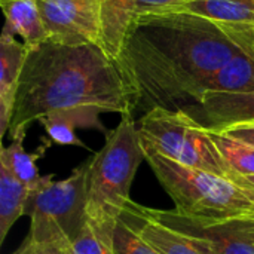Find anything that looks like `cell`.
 Here are the masks:
<instances>
[{
	"label": "cell",
	"mask_w": 254,
	"mask_h": 254,
	"mask_svg": "<svg viewBox=\"0 0 254 254\" xmlns=\"http://www.w3.org/2000/svg\"><path fill=\"white\" fill-rule=\"evenodd\" d=\"M252 27H229L174 7L141 15L116 60L135 106L185 109L234 55L252 52Z\"/></svg>",
	"instance_id": "obj_1"
},
{
	"label": "cell",
	"mask_w": 254,
	"mask_h": 254,
	"mask_svg": "<svg viewBox=\"0 0 254 254\" xmlns=\"http://www.w3.org/2000/svg\"><path fill=\"white\" fill-rule=\"evenodd\" d=\"M132 115L135 101L121 68L101 46L46 40L28 52L9 124L10 138L63 110Z\"/></svg>",
	"instance_id": "obj_2"
},
{
	"label": "cell",
	"mask_w": 254,
	"mask_h": 254,
	"mask_svg": "<svg viewBox=\"0 0 254 254\" xmlns=\"http://www.w3.org/2000/svg\"><path fill=\"white\" fill-rule=\"evenodd\" d=\"M143 161L146 155L132 115H124L119 125L106 134L103 149L89 158L86 222L109 247L116 225L131 201V186Z\"/></svg>",
	"instance_id": "obj_3"
},
{
	"label": "cell",
	"mask_w": 254,
	"mask_h": 254,
	"mask_svg": "<svg viewBox=\"0 0 254 254\" xmlns=\"http://www.w3.org/2000/svg\"><path fill=\"white\" fill-rule=\"evenodd\" d=\"M146 162L170 195L176 211L199 223H219L254 214V201L231 180L185 167L144 147Z\"/></svg>",
	"instance_id": "obj_4"
},
{
	"label": "cell",
	"mask_w": 254,
	"mask_h": 254,
	"mask_svg": "<svg viewBox=\"0 0 254 254\" xmlns=\"http://www.w3.org/2000/svg\"><path fill=\"white\" fill-rule=\"evenodd\" d=\"M89 159L80 164L63 180L43 176L42 182L30 189L25 214L31 225L28 237L40 243H61L68 247L86 226V185Z\"/></svg>",
	"instance_id": "obj_5"
},
{
	"label": "cell",
	"mask_w": 254,
	"mask_h": 254,
	"mask_svg": "<svg viewBox=\"0 0 254 254\" xmlns=\"http://www.w3.org/2000/svg\"><path fill=\"white\" fill-rule=\"evenodd\" d=\"M141 144L190 168L228 179L231 171L222 159L210 131L185 110L153 107L137 124ZM229 180V179H228Z\"/></svg>",
	"instance_id": "obj_6"
},
{
	"label": "cell",
	"mask_w": 254,
	"mask_h": 254,
	"mask_svg": "<svg viewBox=\"0 0 254 254\" xmlns=\"http://www.w3.org/2000/svg\"><path fill=\"white\" fill-rule=\"evenodd\" d=\"M48 40L103 48L101 0H37Z\"/></svg>",
	"instance_id": "obj_7"
},
{
	"label": "cell",
	"mask_w": 254,
	"mask_h": 254,
	"mask_svg": "<svg viewBox=\"0 0 254 254\" xmlns=\"http://www.w3.org/2000/svg\"><path fill=\"white\" fill-rule=\"evenodd\" d=\"M165 223L189 235L205 254H254V214L219 223H199L176 210H155Z\"/></svg>",
	"instance_id": "obj_8"
},
{
	"label": "cell",
	"mask_w": 254,
	"mask_h": 254,
	"mask_svg": "<svg viewBox=\"0 0 254 254\" xmlns=\"http://www.w3.org/2000/svg\"><path fill=\"white\" fill-rule=\"evenodd\" d=\"M202 128L223 132L237 125L254 124V91L214 92L207 91L198 103L185 109Z\"/></svg>",
	"instance_id": "obj_9"
},
{
	"label": "cell",
	"mask_w": 254,
	"mask_h": 254,
	"mask_svg": "<svg viewBox=\"0 0 254 254\" xmlns=\"http://www.w3.org/2000/svg\"><path fill=\"white\" fill-rule=\"evenodd\" d=\"M186 1L189 0H101L103 49L116 61L127 34L137 18L179 7Z\"/></svg>",
	"instance_id": "obj_10"
},
{
	"label": "cell",
	"mask_w": 254,
	"mask_h": 254,
	"mask_svg": "<svg viewBox=\"0 0 254 254\" xmlns=\"http://www.w3.org/2000/svg\"><path fill=\"white\" fill-rule=\"evenodd\" d=\"M121 219L159 254H205L189 235L159 219L153 208L143 207L132 199L127 204Z\"/></svg>",
	"instance_id": "obj_11"
},
{
	"label": "cell",
	"mask_w": 254,
	"mask_h": 254,
	"mask_svg": "<svg viewBox=\"0 0 254 254\" xmlns=\"http://www.w3.org/2000/svg\"><path fill=\"white\" fill-rule=\"evenodd\" d=\"M27 57L28 49L24 43L3 30L0 39V137L9 131L12 110Z\"/></svg>",
	"instance_id": "obj_12"
},
{
	"label": "cell",
	"mask_w": 254,
	"mask_h": 254,
	"mask_svg": "<svg viewBox=\"0 0 254 254\" xmlns=\"http://www.w3.org/2000/svg\"><path fill=\"white\" fill-rule=\"evenodd\" d=\"M0 6L4 13L3 30L19 37L28 52L49 39L37 0H0Z\"/></svg>",
	"instance_id": "obj_13"
},
{
	"label": "cell",
	"mask_w": 254,
	"mask_h": 254,
	"mask_svg": "<svg viewBox=\"0 0 254 254\" xmlns=\"http://www.w3.org/2000/svg\"><path fill=\"white\" fill-rule=\"evenodd\" d=\"M100 112L89 109L63 110L42 118L39 124L43 127L52 143L88 149L86 144L76 135V128H97L100 131H106L100 121Z\"/></svg>",
	"instance_id": "obj_14"
},
{
	"label": "cell",
	"mask_w": 254,
	"mask_h": 254,
	"mask_svg": "<svg viewBox=\"0 0 254 254\" xmlns=\"http://www.w3.org/2000/svg\"><path fill=\"white\" fill-rule=\"evenodd\" d=\"M179 9L223 25L254 28V0H189Z\"/></svg>",
	"instance_id": "obj_15"
},
{
	"label": "cell",
	"mask_w": 254,
	"mask_h": 254,
	"mask_svg": "<svg viewBox=\"0 0 254 254\" xmlns=\"http://www.w3.org/2000/svg\"><path fill=\"white\" fill-rule=\"evenodd\" d=\"M207 91L247 92L254 91V55L240 52L223 64L207 82Z\"/></svg>",
	"instance_id": "obj_16"
},
{
	"label": "cell",
	"mask_w": 254,
	"mask_h": 254,
	"mask_svg": "<svg viewBox=\"0 0 254 254\" xmlns=\"http://www.w3.org/2000/svg\"><path fill=\"white\" fill-rule=\"evenodd\" d=\"M28 196L30 188L0 164V243L4 241L15 222L25 214Z\"/></svg>",
	"instance_id": "obj_17"
},
{
	"label": "cell",
	"mask_w": 254,
	"mask_h": 254,
	"mask_svg": "<svg viewBox=\"0 0 254 254\" xmlns=\"http://www.w3.org/2000/svg\"><path fill=\"white\" fill-rule=\"evenodd\" d=\"M24 138L25 134H19L12 138V143L7 147L0 149V164L4 165L21 183L33 189L43 179V176L39 174L37 159L45 155L49 144H42L37 152L28 153L24 150Z\"/></svg>",
	"instance_id": "obj_18"
},
{
	"label": "cell",
	"mask_w": 254,
	"mask_h": 254,
	"mask_svg": "<svg viewBox=\"0 0 254 254\" xmlns=\"http://www.w3.org/2000/svg\"><path fill=\"white\" fill-rule=\"evenodd\" d=\"M210 134L231 174L254 176V146L223 132L210 131Z\"/></svg>",
	"instance_id": "obj_19"
},
{
	"label": "cell",
	"mask_w": 254,
	"mask_h": 254,
	"mask_svg": "<svg viewBox=\"0 0 254 254\" xmlns=\"http://www.w3.org/2000/svg\"><path fill=\"white\" fill-rule=\"evenodd\" d=\"M112 252L113 254H159L152 246L141 240L122 219H119L115 229Z\"/></svg>",
	"instance_id": "obj_20"
},
{
	"label": "cell",
	"mask_w": 254,
	"mask_h": 254,
	"mask_svg": "<svg viewBox=\"0 0 254 254\" xmlns=\"http://www.w3.org/2000/svg\"><path fill=\"white\" fill-rule=\"evenodd\" d=\"M68 254H113L112 247L104 244L86 223L82 234L71 244Z\"/></svg>",
	"instance_id": "obj_21"
},
{
	"label": "cell",
	"mask_w": 254,
	"mask_h": 254,
	"mask_svg": "<svg viewBox=\"0 0 254 254\" xmlns=\"http://www.w3.org/2000/svg\"><path fill=\"white\" fill-rule=\"evenodd\" d=\"M70 250L68 246L61 243H40L34 241L27 235L19 249L13 254H67Z\"/></svg>",
	"instance_id": "obj_22"
},
{
	"label": "cell",
	"mask_w": 254,
	"mask_h": 254,
	"mask_svg": "<svg viewBox=\"0 0 254 254\" xmlns=\"http://www.w3.org/2000/svg\"><path fill=\"white\" fill-rule=\"evenodd\" d=\"M223 134L231 135L237 140H241L244 143H249L254 146V124H247V125H237L232 128H228L223 131Z\"/></svg>",
	"instance_id": "obj_23"
},
{
	"label": "cell",
	"mask_w": 254,
	"mask_h": 254,
	"mask_svg": "<svg viewBox=\"0 0 254 254\" xmlns=\"http://www.w3.org/2000/svg\"><path fill=\"white\" fill-rule=\"evenodd\" d=\"M229 180L235 183L238 188H241L244 192L249 193V196L254 201V176H238V174H231Z\"/></svg>",
	"instance_id": "obj_24"
},
{
	"label": "cell",
	"mask_w": 254,
	"mask_h": 254,
	"mask_svg": "<svg viewBox=\"0 0 254 254\" xmlns=\"http://www.w3.org/2000/svg\"><path fill=\"white\" fill-rule=\"evenodd\" d=\"M252 54L254 55V30H253V34H252Z\"/></svg>",
	"instance_id": "obj_25"
},
{
	"label": "cell",
	"mask_w": 254,
	"mask_h": 254,
	"mask_svg": "<svg viewBox=\"0 0 254 254\" xmlns=\"http://www.w3.org/2000/svg\"><path fill=\"white\" fill-rule=\"evenodd\" d=\"M67 254H68V253H67Z\"/></svg>",
	"instance_id": "obj_26"
}]
</instances>
